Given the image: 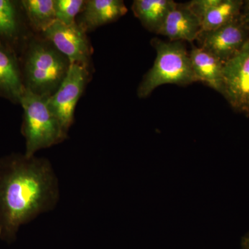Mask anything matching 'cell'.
I'll use <instances>...</instances> for the list:
<instances>
[{"label": "cell", "instance_id": "cell-1", "mask_svg": "<svg viewBox=\"0 0 249 249\" xmlns=\"http://www.w3.org/2000/svg\"><path fill=\"white\" fill-rule=\"evenodd\" d=\"M58 199L48 160L20 154L0 159V240L14 242L21 225L53 209Z\"/></svg>", "mask_w": 249, "mask_h": 249}, {"label": "cell", "instance_id": "cell-10", "mask_svg": "<svg viewBox=\"0 0 249 249\" xmlns=\"http://www.w3.org/2000/svg\"><path fill=\"white\" fill-rule=\"evenodd\" d=\"M24 90L19 55L0 42V97L19 104Z\"/></svg>", "mask_w": 249, "mask_h": 249}, {"label": "cell", "instance_id": "cell-17", "mask_svg": "<svg viewBox=\"0 0 249 249\" xmlns=\"http://www.w3.org/2000/svg\"><path fill=\"white\" fill-rule=\"evenodd\" d=\"M84 0H55V18L58 22L65 24L76 22L85 4Z\"/></svg>", "mask_w": 249, "mask_h": 249}, {"label": "cell", "instance_id": "cell-12", "mask_svg": "<svg viewBox=\"0 0 249 249\" xmlns=\"http://www.w3.org/2000/svg\"><path fill=\"white\" fill-rule=\"evenodd\" d=\"M201 31V22L185 4L177 3L166 18L158 35L169 41L193 42Z\"/></svg>", "mask_w": 249, "mask_h": 249}, {"label": "cell", "instance_id": "cell-19", "mask_svg": "<svg viewBox=\"0 0 249 249\" xmlns=\"http://www.w3.org/2000/svg\"><path fill=\"white\" fill-rule=\"evenodd\" d=\"M241 16H242V19L245 21L246 24L249 29V0L244 1Z\"/></svg>", "mask_w": 249, "mask_h": 249}, {"label": "cell", "instance_id": "cell-13", "mask_svg": "<svg viewBox=\"0 0 249 249\" xmlns=\"http://www.w3.org/2000/svg\"><path fill=\"white\" fill-rule=\"evenodd\" d=\"M189 56L196 82L222 93L224 62L198 46L192 47Z\"/></svg>", "mask_w": 249, "mask_h": 249}, {"label": "cell", "instance_id": "cell-14", "mask_svg": "<svg viewBox=\"0 0 249 249\" xmlns=\"http://www.w3.org/2000/svg\"><path fill=\"white\" fill-rule=\"evenodd\" d=\"M176 4L173 0H134L132 10L142 27L159 34L165 18Z\"/></svg>", "mask_w": 249, "mask_h": 249}, {"label": "cell", "instance_id": "cell-11", "mask_svg": "<svg viewBox=\"0 0 249 249\" xmlns=\"http://www.w3.org/2000/svg\"><path fill=\"white\" fill-rule=\"evenodd\" d=\"M127 13L122 0H88L76 23L88 34L98 27L116 22Z\"/></svg>", "mask_w": 249, "mask_h": 249}, {"label": "cell", "instance_id": "cell-2", "mask_svg": "<svg viewBox=\"0 0 249 249\" xmlns=\"http://www.w3.org/2000/svg\"><path fill=\"white\" fill-rule=\"evenodd\" d=\"M19 61L25 89L45 98L58 89L71 65L69 59L41 35L29 37Z\"/></svg>", "mask_w": 249, "mask_h": 249}, {"label": "cell", "instance_id": "cell-4", "mask_svg": "<svg viewBox=\"0 0 249 249\" xmlns=\"http://www.w3.org/2000/svg\"><path fill=\"white\" fill-rule=\"evenodd\" d=\"M47 99L26 89L21 98L19 104L24 110L21 133L25 138L27 157L67 139V132L49 109Z\"/></svg>", "mask_w": 249, "mask_h": 249}, {"label": "cell", "instance_id": "cell-5", "mask_svg": "<svg viewBox=\"0 0 249 249\" xmlns=\"http://www.w3.org/2000/svg\"><path fill=\"white\" fill-rule=\"evenodd\" d=\"M89 76V67L80 64H71L66 78L60 88L47 99L49 109L67 133L74 121L77 103L84 92Z\"/></svg>", "mask_w": 249, "mask_h": 249}, {"label": "cell", "instance_id": "cell-15", "mask_svg": "<svg viewBox=\"0 0 249 249\" xmlns=\"http://www.w3.org/2000/svg\"><path fill=\"white\" fill-rule=\"evenodd\" d=\"M21 6L32 30L42 34L56 21L55 0H22Z\"/></svg>", "mask_w": 249, "mask_h": 249}, {"label": "cell", "instance_id": "cell-16", "mask_svg": "<svg viewBox=\"0 0 249 249\" xmlns=\"http://www.w3.org/2000/svg\"><path fill=\"white\" fill-rule=\"evenodd\" d=\"M242 0H221L206 14L201 23V31L214 30L240 17L243 7Z\"/></svg>", "mask_w": 249, "mask_h": 249}, {"label": "cell", "instance_id": "cell-7", "mask_svg": "<svg viewBox=\"0 0 249 249\" xmlns=\"http://www.w3.org/2000/svg\"><path fill=\"white\" fill-rule=\"evenodd\" d=\"M249 40V29L242 16L214 30L200 31L198 47L225 63L240 52Z\"/></svg>", "mask_w": 249, "mask_h": 249}, {"label": "cell", "instance_id": "cell-18", "mask_svg": "<svg viewBox=\"0 0 249 249\" xmlns=\"http://www.w3.org/2000/svg\"><path fill=\"white\" fill-rule=\"evenodd\" d=\"M221 0H192L186 3L187 7L191 10L195 16L201 21L206 14L211 11L214 6L219 4Z\"/></svg>", "mask_w": 249, "mask_h": 249}, {"label": "cell", "instance_id": "cell-20", "mask_svg": "<svg viewBox=\"0 0 249 249\" xmlns=\"http://www.w3.org/2000/svg\"><path fill=\"white\" fill-rule=\"evenodd\" d=\"M240 249H249V231L242 237Z\"/></svg>", "mask_w": 249, "mask_h": 249}, {"label": "cell", "instance_id": "cell-3", "mask_svg": "<svg viewBox=\"0 0 249 249\" xmlns=\"http://www.w3.org/2000/svg\"><path fill=\"white\" fill-rule=\"evenodd\" d=\"M151 45L157 55L153 66L139 83L137 89L139 98H147L154 90L163 85L186 86L196 82L185 42L164 41L154 37Z\"/></svg>", "mask_w": 249, "mask_h": 249}, {"label": "cell", "instance_id": "cell-6", "mask_svg": "<svg viewBox=\"0 0 249 249\" xmlns=\"http://www.w3.org/2000/svg\"><path fill=\"white\" fill-rule=\"evenodd\" d=\"M221 94L234 110L249 116V40L224 63Z\"/></svg>", "mask_w": 249, "mask_h": 249}, {"label": "cell", "instance_id": "cell-8", "mask_svg": "<svg viewBox=\"0 0 249 249\" xmlns=\"http://www.w3.org/2000/svg\"><path fill=\"white\" fill-rule=\"evenodd\" d=\"M40 35L66 56L71 64L89 67L92 47L87 33L76 22L65 24L56 20Z\"/></svg>", "mask_w": 249, "mask_h": 249}, {"label": "cell", "instance_id": "cell-9", "mask_svg": "<svg viewBox=\"0 0 249 249\" xmlns=\"http://www.w3.org/2000/svg\"><path fill=\"white\" fill-rule=\"evenodd\" d=\"M20 1L0 0V42L14 49L19 55L29 36Z\"/></svg>", "mask_w": 249, "mask_h": 249}]
</instances>
